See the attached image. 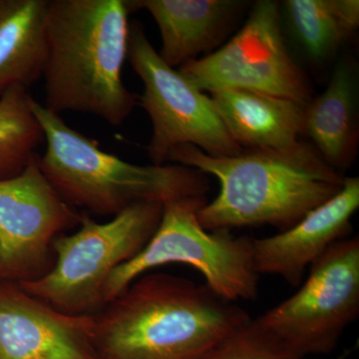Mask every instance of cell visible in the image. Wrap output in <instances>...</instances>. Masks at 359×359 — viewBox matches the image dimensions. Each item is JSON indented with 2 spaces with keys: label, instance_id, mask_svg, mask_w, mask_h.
I'll list each match as a JSON object with an SVG mask.
<instances>
[{
  "label": "cell",
  "instance_id": "cell-1",
  "mask_svg": "<svg viewBox=\"0 0 359 359\" xmlns=\"http://www.w3.org/2000/svg\"><path fill=\"white\" fill-rule=\"evenodd\" d=\"M92 316L96 359H202L250 314L205 285L144 273Z\"/></svg>",
  "mask_w": 359,
  "mask_h": 359
},
{
  "label": "cell",
  "instance_id": "cell-2",
  "mask_svg": "<svg viewBox=\"0 0 359 359\" xmlns=\"http://www.w3.org/2000/svg\"><path fill=\"white\" fill-rule=\"evenodd\" d=\"M167 163L218 180V195L198 212L208 231L266 224L287 230L337 195L346 179L313 146L301 141L285 150L247 149L230 157L181 145L170 151Z\"/></svg>",
  "mask_w": 359,
  "mask_h": 359
},
{
  "label": "cell",
  "instance_id": "cell-3",
  "mask_svg": "<svg viewBox=\"0 0 359 359\" xmlns=\"http://www.w3.org/2000/svg\"><path fill=\"white\" fill-rule=\"evenodd\" d=\"M129 13L124 0H49L45 107L124 123L137 104L122 78Z\"/></svg>",
  "mask_w": 359,
  "mask_h": 359
},
{
  "label": "cell",
  "instance_id": "cell-4",
  "mask_svg": "<svg viewBox=\"0 0 359 359\" xmlns=\"http://www.w3.org/2000/svg\"><path fill=\"white\" fill-rule=\"evenodd\" d=\"M46 150L39 166L61 198L74 209L115 217L138 203H165L205 195V174L177 164H132L105 152L98 142L71 128L57 113L32 99Z\"/></svg>",
  "mask_w": 359,
  "mask_h": 359
},
{
  "label": "cell",
  "instance_id": "cell-5",
  "mask_svg": "<svg viewBox=\"0 0 359 359\" xmlns=\"http://www.w3.org/2000/svg\"><path fill=\"white\" fill-rule=\"evenodd\" d=\"M163 205L138 203L106 223L82 212L77 231L53 241L51 271L20 287L62 313L93 316L105 304L104 289L113 271L137 256L154 235Z\"/></svg>",
  "mask_w": 359,
  "mask_h": 359
},
{
  "label": "cell",
  "instance_id": "cell-6",
  "mask_svg": "<svg viewBox=\"0 0 359 359\" xmlns=\"http://www.w3.org/2000/svg\"><path fill=\"white\" fill-rule=\"evenodd\" d=\"M207 202L205 195H200L165 203L159 226L147 245L108 278L105 304L150 269L175 263L198 269L205 285L226 301L256 299L259 276L252 261V238L235 237L229 230H205L198 212Z\"/></svg>",
  "mask_w": 359,
  "mask_h": 359
},
{
  "label": "cell",
  "instance_id": "cell-7",
  "mask_svg": "<svg viewBox=\"0 0 359 359\" xmlns=\"http://www.w3.org/2000/svg\"><path fill=\"white\" fill-rule=\"evenodd\" d=\"M127 58L144 85L140 105L152 122L147 152L153 164H166L170 151L181 145L215 157L244 150L231 138L210 97L164 62L140 23H130Z\"/></svg>",
  "mask_w": 359,
  "mask_h": 359
},
{
  "label": "cell",
  "instance_id": "cell-8",
  "mask_svg": "<svg viewBox=\"0 0 359 359\" xmlns=\"http://www.w3.org/2000/svg\"><path fill=\"white\" fill-rule=\"evenodd\" d=\"M306 283L257 318L299 358L328 354L359 316V238L332 245L311 266Z\"/></svg>",
  "mask_w": 359,
  "mask_h": 359
},
{
  "label": "cell",
  "instance_id": "cell-9",
  "mask_svg": "<svg viewBox=\"0 0 359 359\" xmlns=\"http://www.w3.org/2000/svg\"><path fill=\"white\" fill-rule=\"evenodd\" d=\"M280 8L273 0L256 2L228 43L181 66L180 73L203 93L250 90L306 105L311 88L285 43Z\"/></svg>",
  "mask_w": 359,
  "mask_h": 359
},
{
  "label": "cell",
  "instance_id": "cell-10",
  "mask_svg": "<svg viewBox=\"0 0 359 359\" xmlns=\"http://www.w3.org/2000/svg\"><path fill=\"white\" fill-rule=\"evenodd\" d=\"M81 218L42 173L39 154L22 173L0 180V283L25 285L46 276L55 263L53 241Z\"/></svg>",
  "mask_w": 359,
  "mask_h": 359
},
{
  "label": "cell",
  "instance_id": "cell-11",
  "mask_svg": "<svg viewBox=\"0 0 359 359\" xmlns=\"http://www.w3.org/2000/svg\"><path fill=\"white\" fill-rule=\"evenodd\" d=\"M91 316H71L0 283V359H96Z\"/></svg>",
  "mask_w": 359,
  "mask_h": 359
},
{
  "label": "cell",
  "instance_id": "cell-12",
  "mask_svg": "<svg viewBox=\"0 0 359 359\" xmlns=\"http://www.w3.org/2000/svg\"><path fill=\"white\" fill-rule=\"evenodd\" d=\"M358 208L359 179L348 177L337 195L287 230L271 237L252 238V261L257 275L280 276L292 287H299L306 269L347 237Z\"/></svg>",
  "mask_w": 359,
  "mask_h": 359
},
{
  "label": "cell",
  "instance_id": "cell-13",
  "mask_svg": "<svg viewBox=\"0 0 359 359\" xmlns=\"http://www.w3.org/2000/svg\"><path fill=\"white\" fill-rule=\"evenodd\" d=\"M132 9H145L159 27L161 58L181 67L202 53H211L231 29L245 4L235 0H138Z\"/></svg>",
  "mask_w": 359,
  "mask_h": 359
},
{
  "label": "cell",
  "instance_id": "cell-14",
  "mask_svg": "<svg viewBox=\"0 0 359 359\" xmlns=\"http://www.w3.org/2000/svg\"><path fill=\"white\" fill-rule=\"evenodd\" d=\"M210 99L231 138L244 150H285L299 142L304 104L244 89L219 90Z\"/></svg>",
  "mask_w": 359,
  "mask_h": 359
},
{
  "label": "cell",
  "instance_id": "cell-15",
  "mask_svg": "<svg viewBox=\"0 0 359 359\" xmlns=\"http://www.w3.org/2000/svg\"><path fill=\"white\" fill-rule=\"evenodd\" d=\"M49 0H0V97L43 74Z\"/></svg>",
  "mask_w": 359,
  "mask_h": 359
},
{
  "label": "cell",
  "instance_id": "cell-16",
  "mask_svg": "<svg viewBox=\"0 0 359 359\" xmlns=\"http://www.w3.org/2000/svg\"><path fill=\"white\" fill-rule=\"evenodd\" d=\"M323 160L339 171L346 167L355 147L354 83L351 66L339 63L327 89L306 105L304 131Z\"/></svg>",
  "mask_w": 359,
  "mask_h": 359
},
{
  "label": "cell",
  "instance_id": "cell-17",
  "mask_svg": "<svg viewBox=\"0 0 359 359\" xmlns=\"http://www.w3.org/2000/svg\"><path fill=\"white\" fill-rule=\"evenodd\" d=\"M290 29L314 61L327 60L358 30V0H287Z\"/></svg>",
  "mask_w": 359,
  "mask_h": 359
},
{
  "label": "cell",
  "instance_id": "cell-18",
  "mask_svg": "<svg viewBox=\"0 0 359 359\" xmlns=\"http://www.w3.org/2000/svg\"><path fill=\"white\" fill-rule=\"evenodd\" d=\"M32 99L21 86L11 87L0 97V180L22 173L44 140Z\"/></svg>",
  "mask_w": 359,
  "mask_h": 359
},
{
  "label": "cell",
  "instance_id": "cell-19",
  "mask_svg": "<svg viewBox=\"0 0 359 359\" xmlns=\"http://www.w3.org/2000/svg\"><path fill=\"white\" fill-rule=\"evenodd\" d=\"M202 359H302L256 320L233 332Z\"/></svg>",
  "mask_w": 359,
  "mask_h": 359
}]
</instances>
